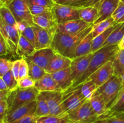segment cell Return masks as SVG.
<instances>
[{
	"mask_svg": "<svg viewBox=\"0 0 124 123\" xmlns=\"http://www.w3.org/2000/svg\"><path fill=\"white\" fill-rule=\"evenodd\" d=\"M13 62L10 60L1 57L0 59V77L11 71Z\"/></svg>",
	"mask_w": 124,
	"mask_h": 123,
	"instance_id": "obj_40",
	"label": "cell"
},
{
	"mask_svg": "<svg viewBox=\"0 0 124 123\" xmlns=\"http://www.w3.org/2000/svg\"><path fill=\"white\" fill-rule=\"evenodd\" d=\"M36 119L34 115H29L20 119L9 123H36Z\"/></svg>",
	"mask_w": 124,
	"mask_h": 123,
	"instance_id": "obj_50",
	"label": "cell"
},
{
	"mask_svg": "<svg viewBox=\"0 0 124 123\" xmlns=\"http://www.w3.org/2000/svg\"><path fill=\"white\" fill-rule=\"evenodd\" d=\"M72 59L61 54L56 53L46 69L47 73L52 74L56 71L69 68L71 66Z\"/></svg>",
	"mask_w": 124,
	"mask_h": 123,
	"instance_id": "obj_18",
	"label": "cell"
},
{
	"mask_svg": "<svg viewBox=\"0 0 124 123\" xmlns=\"http://www.w3.org/2000/svg\"><path fill=\"white\" fill-rule=\"evenodd\" d=\"M93 55V53H92L87 55L78 57L73 59L70 66V69L73 83L87 70Z\"/></svg>",
	"mask_w": 124,
	"mask_h": 123,
	"instance_id": "obj_13",
	"label": "cell"
},
{
	"mask_svg": "<svg viewBox=\"0 0 124 123\" xmlns=\"http://www.w3.org/2000/svg\"><path fill=\"white\" fill-rule=\"evenodd\" d=\"M99 120L103 123H124V112L108 115L102 117Z\"/></svg>",
	"mask_w": 124,
	"mask_h": 123,
	"instance_id": "obj_38",
	"label": "cell"
},
{
	"mask_svg": "<svg viewBox=\"0 0 124 123\" xmlns=\"http://www.w3.org/2000/svg\"><path fill=\"white\" fill-rule=\"evenodd\" d=\"M121 112H124V88H122L121 92H120L119 95L118 97L117 98V99H116L115 102L113 103V104L110 107V108L108 110L107 113L105 116L108 115H110V114H113V113H121Z\"/></svg>",
	"mask_w": 124,
	"mask_h": 123,
	"instance_id": "obj_34",
	"label": "cell"
},
{
	"mask_svg": "<svg viewBox=\"0 0 124 123\" xmlns=\"http://www.w3.org/2000/svg\"><path fill=\"white\" fill-rule=\"evenodd\" d=\"M69 123H93L99 119L91 106L90 100H87L81 107L70 112L67 115Z\"/></svg>",
	"mask_w": 124,
	"mask_h": 123,
	"instance_id": "obj_5",
	"label": "cell"
},
{
	"mask_svg": "<svg viewBox=\"0 0 124 123\" xmlns=\"http://www.w3.org/2000/svg\"><path fill=\"white\" fill-rule=\"evenodd\" d=\"M112 62L114 75L121 78L124 74V49L119 50Z\"/></svg>",
	"mask_w": 124,
	"mask_h": 123,
	"instance_id": "obj_29",
	"label": "cell"
},
{
	"mask_svg": "<svg viewBox=\"0 0 124 123\" xmlns=\"http://www.w3.org/2000/svg\"><path fill=\"white\" fill-rule=\"evenodd\" d=\"M121 1H122V2H124V0H121Z\"/></svg>",
	"mask_w": 124,
	"mask_h": 123,
	"instance_id": "obj_60",
	"label": "cell"
},
{
	"mask_svg": "<svg viewBox=\"0 0 124 123\" xmlns=\"http://www.w3.org/2000/svg\"><path fill=\"white\" fill-rule=\"evenodd\" d=\"M93 27V24L81 32L75 34H65L56 31L51 48L57 54L71 59L75 58V53L79 43L88 34Z\"/></svg>",
	"mask_w": 124,
	"mask_h": 123,
	"instance_id": "obj_1",
	"label": "cell"
},
{
	"mask_svg": "<svg viewBox=\"0 0 124 123\" xmlns=\"http://www.w3.org/2000/svg\"><path fill=\"white\" fill-rule=\"evenodd\" d=\"M19 65H20V59L14 60V61H13L12 69H11L12 74L18 81L19 80Z\"/></svg>",
	"mask_w": 124,
	"mask_h": 123,
	"instance_id": "obj_48",
	"label": "cell"
},
{
	"mask_svg": "<svg viewBox=\"0 0 124 123\" xmlns=\"http://www.w3.org/2000/svg\"><path fill=\"white\" fill-rule=\"evenodd\" d=\"M7 7L12 12L17 22L25 20L31 25H35L29 8V0H13Z\"/></svg>",
	"mask_w": 124,
	"mask_h": 123,
	"instance_id": "obj_8",
	"label": "cell"
},
{
	"mask_svg": "<svg viewBox=\"0 0 124 123\" xmlns=\"http://www.w3.org/2000/svg\"><path fill=\"white\" fill-rule=\"evenodd\" d=\"M0 22H1L2 23V24H3L5 30H6V32H7L8 37H9L11 41L17 46V47H18V41H19V36H20L21 34L19 33L16 28L15 27H13L12 26V25L5 24L3 22L1 21V20H0Z\"/></svg>",
	"mask_w": 124,
	"mask_h": 123,
	"instance_id": "obj_36",
	"label": "cell"
},
{
	"mask_svg": "<svg viewBox=\"0 0 124 123\" xmlns=\"http://www.w3.org/2000/svg\"><path fill=\"white\" fill-rule=\"evenodd\" d=\"M29 76V65L25 57H21L19 71V80Z\"/></svg>",
	"mask_w": 124,
	"mask_h": 123,
	"instance_id": "obj_42",
	"label": "cell"
},
{
	"mask_svg": "<svg viewBox=\"0 0 124 123\" xmlns=\"http://www.w3.org/2000/svg\"><path fill=\"white\" fill-rule=\"evenodd\" d=\"M79 8V7L54 3L52 9V13L56 22L58 25L69 20L80 19Z\"/></svg>",
	"mask_w": 124,
	"mask_h": 123,
	"instance_id": "obj_7",
	"label": "cell"
},
{
	"mask_svg": "<svg viewBox=\"0 0 124 123\" xmlns=\"http://www.w3.org/2000/svg\"><path fill=\"white\" fill-rule=\"evenodd\" d=\"M40 92L35 87L21 89L18 88L16 90L11 92L7 99L8 112L36 100Z\"/></svg>",
	"mask_w": 124,
	"mask_h": 123,
	"instance_id": "obj_3",
	"label": "cell"
},
{
	"mask_svg": "<svg viewBox=\"0 0 124 123\" xmlns=\"http://www.w3.org/2000/svg\"><path fill=\"white\" fill-rule=\"evenodd\" d=\"M63 103L67 115L81 107L85 101L88 100L82 95L79 88L63 93Z\"/></svg>",
	"mask_w": 124,
	"mask_h": 123,
	"instance_id": "obj_9",
	"label": "cell"
},
{
	"mask_svg": "<svg viewBox=\"0 0 124 123\" xmlns=\"http://www.w3.org/2000/svg\"><path fill=\"white\" fill-rule=\"evenodd\" d=\"M0 33H1V36H2V37L4 39L5 41L7 43L8 54H10L14 57H16V56H18V47L8 37L7 32L4 28V27L1 22H0Z\"/></svg>",
	"mask_w": 124,
	"mask_h": 123,
	"instance_id": "obj_33",
	"label": "cell"
},
{
	"mask_svg": "<svg viewBox=\"0 0 124 123\" xmlns=\"http://www.w3.org/2000/svg\"><path fill=\"white\" fill-rule=\"evenodd\" d=\"M0 90H8L7 84L2 77H0Z\"/></svg>",
	"mask_w": 124,
	"mask_h": 123,
	"instance_id": "obj_54",
	"label": "cell"
},
{
	"mask_svg": "<svg viewBox=\"0 0 124 123\" xmlns=\"http://www.w3.org/2000/svg\"><path fill=\"white\" fill-rule=\"evenodd\" d=\"M2 77L9 91L13 92L16 90L18 88V81L17 80L12 74V71H10L5 75H4Z\"/></svg>",
	"mask_w": 124,
	"mask_h": 123,
	"instance_id": "obj_37",
	"label": "cell"
},
{
	"mask_svg": "<svg viewBox=\"0 0 124 123\" xmlns=\"http://www.w3.org/2000/svg\"><path fill=\"white\" fill-rule=\"evenodd\" d=\"M36 51L35 47L22 34L19 36L18 44V54L21 57L27 58L32 55Z\"/></svg>",
	"mask_w": 124,
	"mask_h": 123,
	"instance_id": "obj_23",
	"label": "cell"
},
{
	"mask_svg": "<svg viewBox=\"0 0 124 123\" xmlns=\"http://www.w3.org/2000/svg\"><path fill=\"white\" fill-rule=\"evenodd\" d=\"M8 112V105L7 101H0V123H6Z\"/></svg>",
	"mask_w": 124,
	"mask_h": 123,
	"instance_id": "obj_44",
	"label": "cell"
},
{
	"mask_svg": "<svg viewBox=\"0 0 124 123\" xmlns=\"http://www.w3.org/2000/svg\"><path fill=\"white\" fill-rule=\"evenodd\" d=\"M55 54L56 53L52 48H43L36 50L32 55L25 58V59L31 61L46 71Z\"/></svg>",
	"mask_w": 124,
	"mask_h": 123,
	"instance_id": "obj_14",
	"label": "cell"
},
{
	"mask_svg": "<svg viewBox=\"0 0 124 123\" xmlns=\"http://www.w3.org/2000/svg\"><path fill=\"white\" fill-rule=\"evenodd\" d=\"M92 25L93 24L85 22L81 19H75L58 24L56 28V31L65 34H75L81 32Z\"/></svg>",
	"mask_w": 124,
	"mask_h": 123,
	"instance_id": "obj_15",
	"label": "cell"
},
{
	"mask_svg": "<svg viewBox=\"0 0 124 123\" xmlns=\"http://www.w3.org/2000/svg\"><path fill=\"white\" fill-rule=\"evenodd\" d=\"M0 20L4 23L12 26L15 27L16 25L17 21L15 18L10 10L5 6H1L0 8Z\"/></svg>",
	"mask_w": 124,
	"mask_h": 123,
	"instance_id": "obj_32",
	"label": "cell"
},
{
	"mask_svg": "<svg viewBox=\"0 0 124 123\" xmlns=\"http://www.w3.org/2000/svg\"><path fill=\"white\" fill-rule=\"evenodd\" d=\"M93 40V36L92 31H91L87 36H86L81 41V42L78 45L76 51H75V58L83 56V55H85L92 53Z\"/></svg>",
	"mask_w": 124,
	"mask_h": 123,
	"instance_id": "obj_22",
	"label": "cell"
},
{
	"mask_svg": "<svg viewBox=\"0 0 124 123\" xmlns=\"http://www.w3.org/2000/svg\"><path fill=\"white\" fill-rule=\"evenodd\" d=\"M52 1H53L54 3H57V2H58L59 0H52Z\"/></svg>",
	"mask_w": 124,
	"mask_h": 123,
	"instance_id": "obj_59",
	"label": "cell"
},
{
	"mask_svg": "<svg viewBox=\"0 0 124 123\" xmlns=\"http://www.w3.org/2000/svg\"><path fill=\"white\" fill-rule=\"evenodd\" d=\"M115 24H116V23L115 22L113 18L111 17V18H108L106 20H103V21L95 24V25L93 24V27L92 31L93 38L106 31L108 28L115 25Z\"/></svg>",
	"mask_w": 124,
	"mask_h": 123,
	"instance_id": "obj_31",
	"label": "cell"
},
{
	"mask_svg": "<svg viewBox=\"0 0 124 123\" xmlns=\"http://www.w3.org/2000/svg\"><path fill=\"white\" fill-rule=\"evenodd\" d=\"M118 24H115V25H113V26L110 27L109 28H108L106 31H105L102 33L100 34L98 36L93 38L92 49V53H94V52L97 51L98 50L100 49L101 48H102V45L106 42V41L108 38L110 34L116 28Z\"/></svg>",
	"mask_w": 124,
	"mask_h": 123,
	"instance_id": "obj_26",
	"label": "cell"
},
{
	"mask_svg": "<svg viewBox=\"0 0 124 123\" xmlns=\"http://www.w3.org/2000/svg\"><path fill=\"white\" fill-rule=\"evenodd\" d=\"M29 3L39 5L52 9L54 2L52 0H29Z\"/></svg>",
	"mask_w": 124,
	"mask_h": 123,
	"instance_id": "obj_47",
	"label": "cell"
},
{
	"mask_svg": "<svg viewBox=\"0 0 124 123\" xmlns=\"http://www.w3.org/2000/svg\"><path fill=\"white\" fill-rule=\"evenodd\" d=\"M8 54L7 51V46L4 39L2 36L0 37V55L1 56L7 55Z\"/></svg>",
	"mask_w": 124,
	"mask_h": 123,
	"instance_id": "obj_51",
	"label": "cell"
},
{
	"mask_svg": "<svg viewBox=\"0 0 124 123\" xmlns=\"http://www.w3.org/2000/svg\"><path fill=\"white\" fill-rule=\"evenodd\" d=\"M35 33V49L51 48L56 29L46 30L36 25H33Z\"/></svg>",
	"mask_w": 124,
	"mask_h": 123,
	"instance_id": "obj_10",
	"label": "cell"
},
{
	"mask_svg": "<svg viewBox=\"0 0 124 123\" xmlns=\"http://www.w3.org/2000/svg\"><path fill=\"white\" fill-rule=\"evenodd\" d=\"M12 1L13 0H0V5H1V6H7L12 2Z\"/></svg>",
	"mask_w": 124,
	"mask_h": 123,
	"instance_id": "obj_55",
	"label": "cell"
},
{
	"mask_svg": "<svg viewBox=\"0 0 124 123\" xmlns=\"http://www.w3.org/2000/svg\"><path fill=\"white\" fill-rule=\"evenodd\" d=\"M79 18L85 22L93 24L96 19L98 8L96 6L82 7L79 8Z\"/></svg>",
	"mask_w": 124,
	"mask_h": 123,
	"instance_id": "obj_24",
	"label": "cell"
},
{
	"mask_svg": "<svg viewBox=\"0 0 124 123\" xmlns=\"http://www.w3.org/2000/svg\"><path fill=\"white\" fill-rule=\"evenodd\" d=\"M50 115L48 104L43 95L40 93L36 98V108L33 114L35 118L46 116Z\"/></svg>",
	"mask_w": 124,
	"mask_h": 123,
	"instance_id": "obj_27",
	"label": "cell"
},
{
	"mask_svg": "<svg viewBox=\"0 0 124 123\" xmlns=\"http://www.w3.org/2000/svg\"><path fill=\"white\" fill-rule=\"evenodd\" d=\"M103 123L101 120H98V121H97L96 122H95V123Z\"/></svg>",
	"mask_w": 124,
	"mask_h": 123,
	"instance_id": "obj_58",
	"label": "cell"
},
{
	"mask_svg": "<svg viewBox=\"0 0 124 123\" xmlns=\"http://www.w3.org/2000/svg\"><path fill=\"white\" fill-rule=\"evenodd\" d=\"M116 24L124 23V3L121 1L111 16Z\"/></svg>",
	"mask_w": 124,
	"mask_h": 123,
	"instance_id": "obj_39",
	"label": "cell"
},
{
	"mask_svg": "<svg viewBox=\"0 0 124 123\" xmlns=\"http://www.w3.org/2000/svg\"><path fill=\"white\" fill-rule=\"evenodd\" d=\"M91 106L99 119L104 116L107 113L108 109L103 96L101 94L95 92L93 97L90 100Z\"/></svg>",
	"mask_w": 124,
	"mask_h": 123,
	"instance_id": "obj_21",
	"label": "cell"
},
{
	"mask_svg": "<svg viewBox=\"0 0 124 123\" xmlns=\"http://www.w3.org/2000/svg\"><path fill=\"white\" fill-rule=\"evenodd\" d=\"M79 88L81 92H82V95H83L84 96V97L88 100H90L92 97H93V95H94V93L96 91L97 89H98L97 86L92 81L89 80L85 81V82H84L82 84H80V85H79L78 86H77L75 88ZM75 88L70 89V90H68L63 93L69 92L70 91V90H73V89H75Z\"/></svg>",
	"mask_w": 124,
	"mask_h": 123,
	"instance_id": "obj_28",
	"label": "cell"
},
{
	"mask_svg": "<svg viewBox=\"0 0 124 123\" xmlns=\"http://www.w3.org/2000/svg\"><path fill=\"white\" fill-rule=\"evenodd\" d=\"M10 92L9 90H0V101H7Z\"/></svg>",
	"mask_w": 124,
	"mask_h": 123,
	"instance_id": "obj_52",
	"label": "cell"
},
{
	"mask_svg": "<svg viewBox=\"0 0 124 123\" xmlns=\"http://www.w3.org/2000/svg\"><path fill=\"white\" fill-rule=\"evenodd\" d=\"M30 25H31V24H29L28 22L25 21V20H21V21L17 22L16 25V28L18 30V32L20 34H21L25 29L29 27Z\"/></svg>",
	"mask_w": 124,
	"mask_h": 123,
	"instance_id": "obj_49",
	"label": "cell"
},
{
	"mask_svg": "<svg viewBox=\"0 0 124 123\" xmlns=\"http://www.w3.org/2000/svg\"><path fill=\"white\" fill-rule=\"evenodd\" d=\"M88 0H59L57 3L76 7H82Z\"/></svg>",
	"mask_w": 124,
	"mask_h": 123,
	"instance_id": "obj_46",
	"label": "cell"
},
{
	"mask_svg": "<svg viewBox=\"0 0 124 123\" xmlns=\"http://www.w3.org/2000/svg\"><path fill=\"white\" fill-rule=\"evenodd\" d=\"M36 123H69L67 117H59L57 116L48 115L37 118Z\"/></svg>",
	"mask_w": 124,
	"mask_h": 123,
	"instance_id": "obj_35",
	"label": "cell"
},
{
	"mask_svg": "<svg viewBox=\"0 0 124 123\" xmlns=\"http://www.w3.org/2000/svg\"><path fill=\"white\" fill-rule=\"evenodd\" d=\"M112 62L109 61L107 62L92 74L88 78V80L92 81L97 86L98 88L106 83L114 75V68Z\"/></svg>",
	"mask_w": 124,
	"mask_h": 123,
	"instance_id": "obj_11",
	"label": "cell"
},
{
	"mask_svg": "<svg viewBox=\"0 0 124 123\" xmlns=\"http://www.w3.org/2000/svg\"><path fill=\"white\" fill-rule=\"evenodd\" d=\"M29 8H30V12H31L33 16L47 13V12H52V9H50V8L39 6V5L29 3Z\"/></svg>",
	"mask_w": 124,
	"mask_h": 123,
	"instance_id": "obj_41",
	"label": "cell"
},
{
	"mask_svg": "<svg viewBox=\"0 0 124 123\" xmlns=\"http://www.w3.org/2000/svg\"><path fill=\"white\" fill-rule=\"evenodd\" d=\"M102 0H88L83 7H88V6H95L98 5Z\"/></svg>",
	"mask_w": 124,
	"mask_h": 123,
	"instance_id": "obj_53",
	"label": "cell"
},
{
	"mask_svg": "<svg viewBox=\"0 0 124 123\" xmlns=\"http://www.w3.org/2000/svg\"><path fill=\"white\" fill-rule=\"evenodd\" d=\"M121 0H102L98 5V13L94 25L111 18Z\"/></svg>",
	"mask_w": 124,
	"mask_h": 123,
	"instance_id": "obj_12",
	"label": "cell"
},
{
	"mask_svg": "<svg viewBox=\"0 0 124 123\" xmlns=\"http://www.w3.org/2000/svg\"><path fill=\"white\" fill-rule=\"evenodd\" d=\"M118 46H119V48L120 49H124V36L123 39H122V40L121 41V42H120L119 44L118 45Z\"/></svg>",
	"mask_w": 124,
	"mask_h": 123,
	"instance_id": "obj_56",
	"label": "cell"
},
{
	"mask_svg": "<svg viewBox=\"0 0 124 123\" xmlns=\"http://www.w3.org/2000/svg\"><path fill=\"white\" fill-rule=\"evenodd\" d=\"M33 25H30L21 34L24 36L28 41H30V42L32 43V45L35 48V33L34 31Z\"/></svg>",
	"mask_w": 124,
	"mask_h": 123,
	"instance_id": "obj_43",
	"label": "cell"
},
{
	"mask_svg": "<svg viewBox=\"0 0 124 123\" xmlns=\"http://www.w3.org/2000/svg\"><path fill=\"white\" fill-rule=\"evenodd\" d=\"M27 61L29 65V76L35 82L42 78L47 73L46 70L31 61Z\"/></svg>",
	"mask_w": 124,
	"mask_h": 123,
	"instance_id": "obj_30",
	"label": "cell"
},
{
	"mask_svg": "<svg viewBox=\"0 0 124 123\" xmlns=\"http://www.w3.org/2000/svg\"><path fill=\"white\" fill-rule=\"evenodd\" d=\"M46 99L50 109V115L65 117L67 115L64 107L62 91H51L41 92Z\"/></svg>",
	"mask_w": 124,
	"mask_h": 123,
	"instance_id": "obj_6",
	"label": "cell"
},
{
	"mask_svg": "<svg viewBox=\"0 0 124 123\" xmlns=\"http://www.w3.org/2000/svg\"><path fill=\"white\" fill-rule=\"evenodd\" d=\"M122 89V79L114 75L106 83L99 87L96 92L103 96L107 107L109 109L118 97Z\"/></svg>",
	"mask_w": 124,
	"mask_h": 123,
	"instance_id": "obj_4",
	"label": "cell"
},
{
	"mask_svg": "<svg viewBox=\"0 0 124 123\" xmlns=\"http://www.w3.org/2000/svg\"><path fill=\"white\" fill-rule=\"evenodd\" d=\"M119 49L118 45H111L102 47L97 51L93 53V55L87 70L67 90L73 89L82 84L88 79L92 74L94 73L104 64L109 61H113Z\"/></svg>",
	"mask_w": 124,
	"mask_h": 123,
	"instance_id": "obj_2",
	"label": "cell"
},
{
	"mask_svg": "<svg viewBox=\"0 0 124 123\" xmlns=\"http://www.w3.org/2000/svg\"><path fill=\"white\" fill-rule=\"evenodd\" d=\"M124 36V23L119 24L116 28L110 34L102 47L111 45H118Z\"/></svg>",
	"mask_w": 124,
	"mask_h": 123,
	"instance_id": "obj_25",
	"label": "cell"
},
{
	"mask_svg": "<svg viewBox=\"0 0 124 123\" xmlns=\"http://www.w3.org/2000/svg\"><path fill=\"white\" fill-rule=\"evenodd\" d=\"M33 21L35 25L46 30L56 29L58 26L52 12L33 16Z\"/></svg>",
	"mask_w": 124,
	"mask_h": 123,
	"instance_id": "obj_20",
	"label": "cell"
},
{
	"mask_svg": "<svg viewBox=\"0 0 124 123\" xmlns=\"http://www.w3.org/2000/svg\"><path fill=\"white\" fill-rule=\"evenodd\" d=\"M35 82L31 79L29 76L21 78L18 80V88L21 89H27V88L35 87Z\"/></svg>",
	"mask_w": 124,
	"mask_h": 123,
	"instance_id": "obj_45",
	"label": "cell"
},
{
	"mask_svg": "<svg viewBox=\"0 0 124 123\" xmlns=\"http://www.w3.org/2000/svg\"><path fill=\"white\" fill-rule=\"evenodd\" d=\"M51 75L53 79L58 83L63 92L69 89L73 84L70 67L53 72L51 74Z\"/></svg>",
	"mask_w": 124,
	"mask_h": 123,
	"instance_id": "obj_17",
	"label": "cell"
},
{
	"mask_svg": "<svg viewBox=\"0 0 124 123\" xmlns=\"http://www.w3.org/2000/svg\"><path fill=\"white\" fill-rule=\"evenodd\" d=\"M36 108V100L16 109L14 110L8 112L7 115L6 123L14 122L29 115H33Z\"/></svg>",
	"mask_w": 124,
	"mask_h": 123,
	"instance_id": "obj_16",
	"label": "cell"
},
{
	"mask_svg": "<svg viewBox=\"0 0 124 123\" xmlns=\"http://www.w3.org/2000/svg\"><path fill=\"white\" fill-rule=\"evenodd\" d=\"M35 88L40 93L44 92L62 91L53 79L51 74L47 73L42 78L35 82Z\"/></svg>",
	"mask_w": 124,
	"mask_h": 123,
	"instance_id": "obj_19",
	"label": "cell"
},
{
	"mask_svg": "<svg viewBox=\"0 0 124 123\" xmlns=\"http://www.w3.org/2000/svg\"></svg>",
	"mask_w": 124,
	"mask_h": 123,
	"instance_id": "obj_61",
	"label": "cell"
},
{
	"mask_svg": "<svg viewBox=\"0 0 124 123\" xmlns=\"http://www.w3.org/2000/svg\"><path fill=\"white\" fill-rule=\"evenodd\" d=\"M121 79H122V88H124V74L122 76Z\"/></svg>",
	"mask_w": 124,
	"mask_h": 123,
	"instance_id": "obj_57",
	"label": "cell"
}]
</instances>
